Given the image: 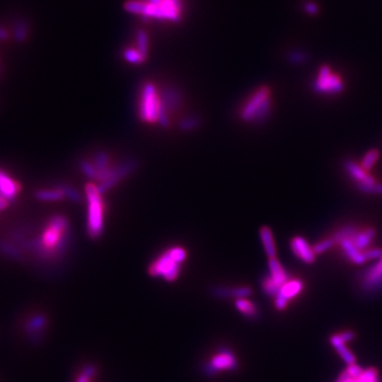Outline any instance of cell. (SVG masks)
<instances>
[{
	"label": "cell",
	"instance_id": "obj_38",
	"mask_svg": "<svg viewBox=\"0 0 382 382\" xmlns=\"http://www.w3.org/2000/svg\"><path fill=\"white\" fill-rule=\"evenodd\" d=\"M7 35H6V33L3 31V30H0V38H5Z\"/></svg>",
	"mask_w": 382,
	"mask_h": 382
},
{
	"label": "cell",
	"instance_id": "obj_8",
	"mask_svg": "<svg viewBox=\"0 0 382 382\" xmlns=\"http://www.w3.org/2000/svg\"><path fill=\"white\" fill-rule=\"evenodd\" d=\"M48 326V318L44 313L35 312L24 320L23 330L27 339L33 344L41 342Z\"/></svg>",
	"mask_w": 382,
	"mask_h": 382
},
{
	"label": "cell",
	"instance_id": "obj_29",
	"mask_svg": "<svg viewBox=\"0 0 382 382\" xmlns=\"http://www.w3.org/2000/svg\"><path fill=\"white\" fill-rule=\"evenodd\" d=\"M363 372H364V370H363L359 365H357L356 363H355V364L348 365L347 368L342 372L341 376L348 377V378H353V379H358V378H360L362 376Z\"/></svg>",
	"mask_w": 382,
	"mask_h": 382
},
{
	"label": "cell",
	"instance_id": "obj_6",
	"mask_svg": "<svg viewBox=\"0 0 382 382\" xmlns=\"http://www.w3.org/2000/svg\"><path fill=\"white\" fill-rule=\"evenodd\" d=\"M272 108V93L267 86H260L241 105L239 118L244 122L257 123L263 121Z\"/></svg>",
	"mask_w": 382,
	"mask_h": 382
},
{
	"label": "cell",
	"instance_id": "obj_15",
	"mask_svg": "<svg viewBox=\"0 0 382 382\" xmlns=\"http://www.w3.org/2000/svg\"><path fill=\"white\" fill-rule=\"evenodd\" d=\"M293 254L306 263H312L315 261V254L313 247L303 237H294L290 242Z\"/></svg>",
	"mask_w": 382,
	"mask_h": 382
},
{
	"label": "cell",
	"instance_id": "obj_16",
	"mask_svg": "<svg viewBox=\"0 0 382 382\" xmlns=\"http://www.w3.org/2000/svg\"><path fill=\"white\" fill-rule=\"evenodd\" d=\"M160 92L162 105H164L165 111L170 116L172 113L178 110L181 103V96L179 91L174 87H166L164 89H160Z\"/></svg>",
	"mask_w": 382,
	"mask_h": 382
},
{
	"label": "cell",
	"instance_id": "obj_14",
	"mask_svg": "<svg viewBox=\"0 0 382 382\" xmlns=\"http://www.w3.org/2000/svg\"><path fill=\"white\" fill-rule=\"evenodd\" d=\"M213 295L218 299H246L250 298L253 294L251 286L240 285V286H225V285H217L213 288Z\"/></svg>",
	"mask_w": 382,
	"mask_h": 382
},
{
	"label": "cell",
	"instance_id": "obj_7",
	"mask_svg": "<svg viewBox=\"0 0 382 382\" xmlns=\"http://www.w3.org/2000/svg\"><path fill=\"white\" fill-rule=\"evenodd\" d=\"M313 87L318 92L333 94L341 92L344 88V84L340 75L333 73L328 66H322Z\"/></svg>",
	"mask_w": 382,
	"mask_h": 382
},
{
	"label": "cell",
	"instance_id": "obj_12",
	"mask_svg": "<svg viewBox=\"0 0 382 382\" xmlns=\"http://www.w3.org/2000/svg\"><path fill=\"white\" fill-rule=\"evenodd\" d=\"M360 283L361 289L368 294H374L382 289V258L363 273Z\"/></svg>",
	"mask_w": 382,
	"mask_h": 382
},
{
	"label": "cell",
	"instance_id": "obj_25",
	"mask_svg": "<svg viewBox=\"0 0 382 382\" xmlns=\"http://www.w3.org/2000/svg\"><path fill=\"white\" fill-rule=\"evenodd\" d=\"M123 57L128 63L134 64V65H139L145 62L147 59V56L145 54H142L135 46L128 47L127 49H124Z\"/></svg>",
	"mask_w": 382,
	"mask_h": 382
},
{
	"label": "cell",
	"instance_id": "obj_36",
	"mask_svg": "<svg viewBox=\"0 0 382 382\" xmlns=\"http://www.w3.org/2000/svg\"><path fill=\"white\" fill-rule=\"evenodd\" d=\"M337 382H361V381H360V378H358V379H353V378H348V377L340 376L339 379L337 380Z\"/></svg>",
	"mask_w": 382,
	"mask_h": 382
},
{
	"label": "cell",
	"instance_id": "obj_30",
	"mask_svg": "<svg viewBox=\"0 0 382 382\" xmlns=\"http://www.w3.org/2000/svg\"><path fill=\"white\" fill-rule=\"evenodd\" d=\"M333 245H334L333 241L331 240L330 238H327V239H324V240H321L318 243H315L312 247H313L314 253L319 255V254H322L324 252L328 251L329 248H331Z\"/></svg>",
	"mask_w": 382,
	"mask_h": 382
},
{
	"label": "cell",
	"instance_id": "obj_28",
	"mask_svg": "<svg viewBox=\"0 0 382 382\" xmlns=\"http://www.w3.org/2000/svg\"><path fill=\"white\" fill-rule=\"evenodd\" d=\"M61 189L64 191V195L67 199H69L72 202L79 203L82 201V196L79 194V191H76L74 188L68 186V185H60Z\"/></svg>",
	"mask_w": 382,
	"mask_h": 382
},
{
	"label": "cell",
	"instance_id": "obj_31",
	"mask_svg": "<svg viewBox=\"0 0 382 382\" xmlns=\"http://www.w3.org/2000/svg\"><path fill=\"white\" fill-rule=\"evenodd\" d=\"M361 382H379L378 380V371L375 368H368L364 370L362 376L360 377Z\"/></svg>",
	"mask_w": 382,
	"mask_h": 382
},
{
	"label": "cell",
	"instance_id": "obj_9",
	"mask_svg": "<svg viewBox=\"0 0 382 382\" xmlns=\"http://www.w3.org/2000/svg\"><path fill=\"white\" fill-rule=\"evenodd\" d=\"M238 367V361L228 348H222L204 366L206 375L213 376L222 370H234Z\"/></svg>",
	"mask_w": 382,
	"mask_h": 382
},
{
	"label": "cell",
	"instance_id": "obj_26",
	"mask_svg": "<svg viewBox=\"0 0 382 382\" xmlns=\"http://www.w3.org/2000/svg\"><path fill=\"white\" fill-rule=\"evenodd\" d=\"M201 120L196 115H190L185 118L181 119L178 123V129L183 132H191L195 131L200 127Z\"/></svg>",
	"mask_w": 382,
	"mask_h": 382
},
{
	"label": "cell",
	"instance_id": "obj_4",
	"mask_svg": "<svg viewBox=\"0 0 382 382\" xmlns=\"http://www.w3.org/2000/svg\"><path fill=\"white\" fill-rule=\"evenodd\" d=\"M187 260L186 248L180 245H172L161 252L148 267L152 277H161L162 279L175 281L180 273L181 265Z\"/></svg>",
	"mask_w": 382,
	"mask_h": 382
},
{
	"label": "cell",
	"instance_id": "obj_3",
	"mask_svg": "<svg viewBox=\"0 0 382 382\" xmlns=\"http://www.w3.org/2000/svg\"><path fill=\"white\" fill-rule=\"evenodd\" d=\"M137 110L138 117L143 123H158L162 128H169L170 116L162 105L161 92L153 82H145L141 85Z\"/></svg>",
	"mask_w": 382,
	"mask_h": 382
},
{
	"label": "cell",
	"instance_id": "obj_5",
	"mask_svg": "<svg viewBox=\"0 0 382 382\" xmlns=\"http://www.w3.org/2000/svg\"><path fill=\"white\" fill-rule=\"evenodd\" d=\"M84 199L86 201V232L91 239H98L104 232L105 203L103 194L98 185L88 181L85 185Z\"/></svg>",
	"mask_w": 382,
	"mask_h": 382
},
{
	"label": "cell",
	"instance_id": "obj_18",
	"mask_svg": "<svg viewBox=\"0 0 382 382\" xmlns=\"http://www.w3.org/2000/svg\"><path fill=\"white\" fill-rule=\"evenodd\" d=\"M269 277L279 288L290 280L288 273L283 269L281 263L277 260V258L269 259Z\"/></svg>",
	"mask_w": 382,
	"mask_h": 382
},
{
	"label": "cell",
	"instance_id": "obj_11",
	"mask_svg": "<svg viewBox=\"0 0 382 382\" xmlns=\"http://www.w3.org/2000/svg\"><path fill=\"white\" fill-rule=\"evenodd\" d=\"M345 169L347 170L348 174L356 180L357 186L360 190L365 194H374L376 193L377 183L374 177L370 176L367 171L363 169L361 166L357 165L353 161H346Z\"/></svg>",
	"mask_w": 382,
	"mask_h": 382
},
{
	"label": "cell",
	"instance_id": "obj_32",
	"mask_svg": "<svg viewBox=\"0 0 382 382\" xmlns=\"http://www.w3.org/2000/svg\"><path fill=\"white\" fill-rule=\"evenodd\" d=\"M364 255L367 260L380 259V258H382V250H379V248H370V250L364 252Z\"/></svg>",
	"mask_w": 382,
	"mask_h": 382
},
{
	"label": "cell",
	"instance_id": "obj_19",
	"mask_svg": "<svg viewBox=\"0 0 382 382\" xmlns=\"http://www.w3.org/2000/svg\"><path fill=\"white\" fill-rule=\"evenodd\" d=\"M351 238H345L339 242L342 247V250L355 264L364 263L367 260L364 255V252H361L358 250V248L355 246V244L352 243Z\"/></svg>",
	"mask_w": 382,
	"mask_h": 382
},
{
	"label": "cell",
	"instance_id": "obj_24",
	"mask_svg": "<svg viewBox=\"0 0 382 382\" xmlns=\"http://www.w3.org/2000/svg\"><path fill=\"white\" fill-rule=\"evenodd\" d=\"M236 308L238 309L239 312H241L243 315H245L248 319H255L258 315V309L256 307V305L253 304L246 299H240V300H236L235 302Z\"/></svg>",
	"mask_w": 382,
	"mask_h": 382
},
{
	"label": "cell",
	"instance_id": "obj_17",
	"mask_svg": "<svg viewBox=\"0 0 382 382\" xmlns=\"http://www.w3.org/2000/svg\"><path fill=\"white\" fill-rule=\"evenodd\" d=\"M19 190H21V185L11 176H9L6 172L0 170V194L8 201H11L17 197Z\"/></svg>",
	"mask_w": 382,
	"mask_h": 382
},
{
	"label": "cell",
	"instance_id": "obj_23",
	"mask_svg": "<svg viewBox=\"0 0 382 382\" xmlns=\"http://www.w3.org/2000/svg\"><path fill=\"white\" fill-rule=\"evenodd\" d=\"M35 198L40 201H44V202H57V201H62L66 197L64 191L59 186L52 189L37 190L35 193Z\"/></svg>",
	"mask_w": 382,
	"mask_h": 382
},
{
	"label": "cell",
	"instance_id": "obj_13",
	"mask_svg": "<svg viewBox=\"0 0 382 382\" xmlns=\"http://www.w3.org/2000/svg\"><path fill=\"white\" fill-rule=\"evenodd\" d=\"M304 288V283L300 279H291L286 281L281 288L279 293L275 298V307L278 310H283L288 306V303L298 296Z\"/></svg>",
	"mask_w": 382,
	"mask_h": 382
},
{
	"label": "cell",
	"instance_id": "obj_27",
	"mask_svg": "<svg viewBox=\"0 0 382 382\" xmlns=\"http://www.w3.org/2000/svg\"><path fill=\"white\" fill-rule=\"evenodd\" d=\"M379 156H380V153L378 150H376V149L369 150L366 154L363 156L362 161H361V167L366 171L370 170L372 168V166L376 164V161L378 160Z\"/></svg>",
	"mask_w": 382,
	"mask_h": 382
},
{
	"label": "cell",
	"instance_id": "obj_37",
	"mask_svg": "<svg viewBox=\"0 0 382 382\" xmlns=\"http://www.w3.org/2000/svg\"><path fill=\"white\" fill-rule=\"evenodd\" d=\"M376 194H380V195H382V184H377V187H376Z\"/></svg>",
	"mask_w": 382,
	"mask_h": 382
},
{
	"label": "cell",
	"instance_id": "obj_2",
	"mask_svg": "<svg viewBox=\"0 0 382 382\" xmlns=\"http://www.w3.org/2000/svg\"><path fill=\"white\" fill-rule=\"evenodd\" d=\"M126 10L151 21L175 24L183 17L184 3L183 0H130Z\"/></svg>",
	"mask_w": 382,
	"mask_h": 382
},
{
	"label": "cell",
	"instance_id": "obj_21",
	"mask_svg": "<svg viewBox=\"0 0 382 382\" xmlns=\"http://www.w3.org/2000/svg\"><path fill=\"white\" fill-rule=\"evenodd\" d=\"M330 344L334 348H336L340 357L345 361L348 365L355 364L356 357L353 356V353L345 346V343L342 341L339 334H334V336L330 337Z\"/></svg>",
	"mask_w": 382,
	"mask_h": 382
},
{
	"label": "cell",
	"instance_id": "obj_20",
	"mask_svg": "<svg viewBox=\"0 0 382 382\" xmlns=\"http://www.w3.org/2000/svg\"><path fill=\"white\" fill-rule=\"evenodd\" d=\"M259 237L263 245L264 252L266 256L269 257V259L270 258H276L277 251L272 229L269 226H262L259 231Z\"/></svg>",
	"mask_w": 382,
	"mask_h": 382
},
{
	"label": "cell",
	"instance_id": "obj_1",
	"mask_svg": "<svg viewBox=\"0 0 382 382\" xmlns=\"http://www.w3.org/2000/svg\"><path fill=\"white\" fill-rule=\"evenodd\" d=\"M69 221L63 215H54L45 224L41 236L30 242V247L43 259H55L69 244Z\"/></svg>",
	"mask_w": 382,
	"mask_h": 382
},
{
	"label": "cell",
	"instance_id": "obj_10",
	"mask_svg": "<svg viewBox=\"0 0 382 382\" xmlns=\"http://www.w3.org/2000/svg\"><path fill=\"white\" fill-rule=\"evenodd\" d=\"M136 168H137V161L134 159H127V160L119 162V164H116V167H115L112 176L108 180H105L104 183L98 185L101 193L104 195L115 186H117L122 179L128 177L132 172L135 171Z\"/></svg>",
	"mask_w": 382,
	"mask_h": 382
},
{
	"label": "cell",
	"instance_id": "obj_34",
	"mask_svg": "<svg viewBox=\"0 0 382 382\" xmlns=\"http://www.w3.org/2000/svg\"><path fill=\"white\" fill-rule=\"evenodd\" d=\"M305 9H306V11H307L309 14H315V13L318 12V7L315 6L314 4H311V3L306 5Z\"/></svg>",
	"mask_w": 382,
	"mask_h": 382
},
{
	"label": "cell",
	"instance_id": "obj_35",
	"mask_svg": "<svg viewBox=\"0 0 382 382\" xmlns=\"http://www.w3.org/2000/svg\"><path fill=\"white\" fill-rule=\"evenodd\" d=\"M90 380H91V379H90L89 377H87V376H86L85 374H83V372L81 371L80 374H79V376L76 377L75 382H91Z\"/></svg>",
	"mask_w": 382,
	"mask_h": 382
},
{
	"label": "cell",
	"instance_id": "obj_22",
	"mask_svg": "<svg viewBox=\"0 0 382 382\" xmlns=\"http://www.w3.org/2000/svg\"><path fill=\"white\" fill-rule=\"evenodd\" d=\"M375 237V229L371 227H367L363 231H358L356 235L351 238L352 243L358 248L359 251H363L364 248H367L371 243L372 239Z\"/></svg>",
	"mask_w": 382,
	"mask_h": 382
},
{
	"label": "cell",
	"instance_id": "obj_33",
	"mask_svg": "<svg viewBox=\"0 0 382 382\" xmlns=\"http://www.w3.org/2000/svg\"><path fill=\"white\" fill-rule=\"evenodd\" d=\"M339 336L344 343H347V342H350L351 340L355 339L356 334H355V332H352V331H344V332L339 333Z\"/></svg>",
	"mask_w": 382,
	"mask_h": 382
}]
</instances>
